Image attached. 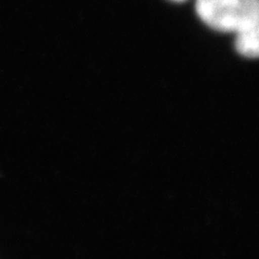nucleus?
Wrapping results in <instances>:
<instances>
[{
  "label": "nucleus",
  "mask_w": 259,
  "mask_h": 259,
  "mask_svg": "<svg viewBox=\"0 0 259 259\" xmlns=\"http://www.w3.org/2000/svg\"><path fill=\"white\" fill-rule=\"evenodd\" d=\"M237 51L245 58H259V22L236 34Z\"/></svg>",
  "instance_id": "f03ea898"
},
{
  "label": "nucleus",
  "mask_w": 259,
  "mask_h": 259,
  "mask_svg": "<svg viewBox=\"0 0 259 259\" xmlns=\"http://www.w3.org/2000/svg\"><path fill=\"white\" fill-rule=\"evenodd\" d=\"M196 11L208 27L238 34L259 22V0H197Z\"/></svg>",
  "instance_id": "f257e3e1"
},
{
  "label": "nucleus",
  "mask_w": 259,
  "mask_h": 259,
  "mask_svg": "<svg viewBox=\"0 0 259 259\" xmlns=\"http://www.w3.org/2000/svg\"><path fill=\"white\" fill-rule=\"evenodd\" d=\"M171 2H175V3H183V2H186V0H171Z\"/></svg>",
  "instance_id": "7ed1b4c3"
}]
</instances>
